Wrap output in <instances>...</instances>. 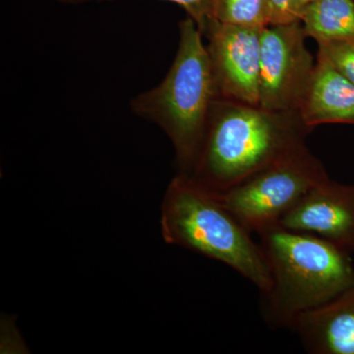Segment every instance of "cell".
Here are the masks:
<instances>
[{
	"mask_svg": "<svg viewBox=\"0 0 354 354\" xmlns=\"http://www.w3.org/2000/svg\"><path fill=\"white\" fill-rule=\"evenodd\" d=\"M279 225L315 234L344 252H354V185L326 179L310 190Z\"/></svg>",
	"mask_w": 354,
	"mask_h": 354,
	"instance_id": "8",
	"label": "cell"
},
{
	"mask_svg": "<svg viewBox=\"0 0 354 354\" xmlns=\"http://www.w3.org/2000/svg\"><path fill=\"white\" fill-rule=\"evenodd\" d=\"M208 20L202 35L215 77L218 97L259 106L261 32Z\"/></svg>",
	"mask_w": 354,
	"mask_h": 354,
	"instance_id": "7",
	"label": "cell"
},
{
	"mask_svg": "<svg viewBox=\"0 0 354 354\" xmlns=\"http://www.w3.org/2000/svg\"><path fill=\"white\" fill-rule=\"evenodd\" d=\"M272 6V24L300 21L301 9L299 0H270ZM271 24V25H272Z\"/></svg>",
	"mask_w": 354,
	"mask_h": 354,
	"instance_id": "15",
	"label": "cell"
},
{
	"mask_svg": "<svg viewBox=\"0 0 354 354\" xmlns=\"http://www.w3.org/2000/svg\"><path fill=\"white\" fill-rule=\"evenodd\" d=\"M317 55L325 57L339 73L354 85V41L318 43Z\"/></svg>",
	"mask_w": 354,
	"mask_h": 354,
	"instance_id": "13",
	"label": "cell"
},
{
	"mask_svg": "<svg viewBox=\"0 0 354 354\" xmlns=\"http://www.w3.org/2000/svg\"><path fill=\"white\" fill-rule=\"evenodd\" d=\"M299 113L311 128L330 123L354 124V85L321 55H317Z\"/></svg>",
	"mask_w": 354,
	"mask_h": 354,
	"instance_id": "10",
	"label": "cell"
},
{
	"mask_svg": "<svg viewBox=\"0 0 354 354\" xmlns=\"http://www.w3.org/2000/svg\"><path fill=\"white\" fill-rule=\"evenodd\" d=\"M60 3L77 4L88 3V2H106L114 0H58ZM162 1L174 2L183 7L188 14V17L196 23L198 29L203 32L205 26L213 16L215 0H162Z\"/></svg>",
	"mask_w": 354,
	"mask_h": 354,
	"instance_id": "14",
	"label": "cell"
},
{
	"mask_svg": "<svg viewBox=\"0 0 354 354\" xmlns=\"http://www.w3.org/2000/svg\"><path fill=\"white\" fill-rule=\"evenodd\" d=\"M313 1H316V0H299V6L300 9H301V12L302 9H304V7L307 6V4L311 3V2Z\"/></svg>",
	"mask_w": 354,
	"mask_h": 354,
	"instance_id": "16",
	"label": "cell"
},
{
	"mask_svg": "<svg viewBox=\"0 0 354 354\" xmlns=\"http://www.w3.org/2000/svg\"><path fill=\"white\" fill-rule=\"evenodd\" d=\"M270 0H215L212 18L225 24L265 28L272 24Z\"/></svg>",
	"mask_w": 354,
	"mask_h": 354,
	"instance_id": "12",
	"label": "cell"
},
{
	"mask_svg": "<svg viewBox=\"0 0 354 354\" xmlns=\"http://www.w3.org/2000/svg\"><path fill=\"white\" fill-rule=\"evenodd\" d=\"M300 21L317 44L354 41V0H316L302 9Z\"/></svg>",
	"mask_w": 354,
	"mask_h": 354,
	"instance_id": "11",
	"label": "cell"
},
{
	"mask_svg": "<svg viewBox=\"0 0 354 354\" xmlns=\"http://www.w3.org/2000/svg\"><path fill=\"white\" fill-rule=\"evenodd\" d=\"M313 354H354V286L298 317L291 326Z\"/></svg>",
	"mask_w": 354,
	"mask_h": 354,
	"instance_id": "9",
	"label": "cell"
},
{
	"mask_svg": "<svg viewBox=\"0 0 354 354\" xmlns=\"http://www.w3.org/2000/svg\"><path fill=\"white\" fill-rule=\"evenodd\" d=\"M328 178L322 162L305 144L234 187L214 194L247 230L257 234L279 225L310 190Z\"/></svg>",
	"mask_w": 354,
	"mask_h": 354,
	"instance_id": "5",
	"label": "cell"
},
{
	"mask_svg": "<svg viewBox=\"0 0 354 354\" xmlns=\"http://www.w3.org/2000/svg\"><path fill=\"white\" fill-rule=\"evenodd\" d=\"M306 38L301 21L263 28L259 78L263 109L299 113L316 66Z\"/></svg>",
	"mask_w": 354,
	"mask_h": 354,
	"instance_id": "6",
	"label": "cell"
},
{
	"mask_svg": "<svg viewBox=\"0 0 354 354\" xmlns=\"http://www.w3.org/2000/svg\"><path fill=\"white\" fill-rule=\"evenodd\" d=\"M160 228L165 241L218 261L265 295L272 279L259 242L211 191L178 174L165 191Z\"/></svg>",
	"mask_w": 354,
	"mask_h": 354,
	"instance_id": "4",
	"label": "cell"
},
{
	"mask_svg": "<svg viewBox=\"0 0 354 354\" xmlns=\"http://www.w3.org/2000/svg\"><path fill=\"white\" fill-rule=\"evenodd\" d=\"M271 272L262 313L274 328L290 329L298 317L354 286L348 253L315 234L272 225L258 232Z\"/></svg>",
	"mask_w": 354,
	"mask_h": 354,
	"instance_id": "2",
	"label": "cell"
},
{
	"mask_svg": "<svg viewBox=\"0 0 354 354\" xmlns=\"http://www.w3.org/2000/svg\"><path fill=\"white\" fill-rule=\"evenodd\" d=\"M202 32L190 17L179 23L176 58L157 87L130 102L133 113L156 123L171 139L178 174L189 176L198 156L214 102L215 77Z\"/></svg>",
	"mask_w": 354,
	"mask_h": 354,
	"instance_id": "3",
	"label": "cell"
},
{
	"mask_svg": "<svg viewBox=\"0 0 354 354\" xmlns=\"http://www.w3.org/2000/svg\"><path fill=\"white\" fill-rule=\"evenodd\" d=\"M312 129L299 113L218 97L188 176L211 192H225L305 145Z\"/></svg>",
	"mask_w": 354,
	"mask_h": 354,
	"instance_id": "1",
	"label": "cell"
}]
</instances>
